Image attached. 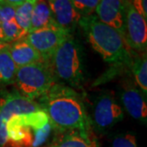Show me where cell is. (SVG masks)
<instances>
[{"label":"cell","instance_id":"1","mask_svg":"<svg viewBox=\"0 0 147 147\" xmlns=\"http://www.w3.org/2000/svg\"><path fill=\"white\" fill-rule=\"evenodd\" d=\"M38 104L57 131H90L92 128L82 96L69 86L56 83L39 98Z\"/></svg>","mask_w":147,"mask_h":147},{"label":"cell","instance_id":"2","mask_svg":"<svg viewBox=\"0 0 147 147\" xmlns=\"http://www.w3.org/2000/svg\"><path fill=\"white\" fill-rule=\"evenodd\" d=\"M79 25L90 45L105 61L119 63L130 58V48L123 36L114 28L101 22L96 15L82 16Z\"/></svg>","mask_w":147,"mask_h":147},{"label":"cell","instance_id":"3","mask_svg":"<svg viewBox=\"0 0 147 147\" xmlns=\"http://www.w3.org/2000/svg\"><path fill=\"white\" fill-rule=\"evenodd\" d=\"M56 79L70 88H79L84 80L83 51L79 42L69 34L48 61Z\"/></svg>","mask_w":147,"mask_h":147},{"label":"cell","instance_id":"4","mask_svg":"<svg viewBox=\"0 0 147 147\" xmlns=\"http://www.w3.org/2000/svg\"><path fill=\"white\" fill-rule=\"evenodd\" d=\"M49 121L42 110L12 117L7 123V133L11 147L38 146L46 139Z\"/></svg>","mask_w":147,"mask_h":147},{"label":"cell","instance_id":"5","mask_svg":"<svg viewBox=\"0 0 147 147\" xmlns=\"http://www.w3.org/2000/svg\"><path fill=\"white\" fill-rule=\"evenodd\" d=\"M14 84L20 94L35 100L56 84V78L49 63L39 61L19 67Z\"/></svg>","mask_w":147,"mask_h":147},{"label":"cell","instance_id":"6","mask_svg":"<svg viewBox=\"0 0 147 147\" xmlns=\"http://www.w3.org/2000/svg\"><path fill=\"white\" fill-rule=\"evenodd\" d=\"M41 110L35 100L27 99L19 92L0 96V147H11L7 133V123L12 117Z\"/></svg>","mask_w":147,"mask_h":147},{"label":"cell","instance_id":"7","mask_svg":"<svg viewBox=\"0 0 147 147\" xmlns=\"http://www.w3.org/2000/svg\"><path fill=\"white\" fill-rule=\"evenodd\" d=\"M69 34V32L53 23L29 32L25 38L40 54L42 60L48 62L59 45Z\"/></svg>","mask_w":147,"mask_h":147},{"label":"cell","instance_id":"8","mask_svg":"<svg viewBox=\"0 0 147 147\" xmlns=\"http://www.w3.org/2000/svg\"><path fill=\"white\" fill-rule=\"evenodd\" d=\"M123 110L111 93H102L96 100L91 119L92 127L105 131L123 120Z\"/></svg>","mask_w":147,"mask_h":147},{"label":"cell","instance_id":"9","mask_svg":"<svg viewBox=\"0 0 147 147\" xmlns=\"http://www.w3.org/2000/svg\"><path fill=\"white\" fill-rule=\"evenodd\" d=\"M124 41L127 47L139 53H146L147 48L146 20L139 14L131 3L125 0Z\"/></svg>","mask_w":147,"mask_h":147},{"label":"cell","instance_id":"10","mask_svg":"<svg viewBox=\"0 0 147 147\" xmlns=\"http://www.w3.org/2000/svg\"><path fill=\"white\" fill-rule=\"evenodd\" d=\"M125 0H100L96 9V16L101 22L114 28L124 36Z\"/></svg>","mask_w":147,"mask_h":147},{"label":"cell","instance_id":"11","mask_svg":"<svg viewBox=\"0 0 147 147\" xmlns=\"http://www.w3.org/2000/svg\"><path fill=\"white\" fill-rule=\"evenodd\" d=\"M53 22L72 34L82 16L74 8L71 0H53L49 2Z\"/></svg>","mask_w":147,"mask_h":147},{"label":"cell","instance_id":"12","mask_svg":"<svg viewBox=\"0 0 147 147\" xmlns=\"http://www.w3.org/2000/svg\"><path fill=\"white\" fill-rule=\"evenodd\" d=\"M143 93L134 85H126L121 92V100L127 112L138 121L146 123L147 105Z\"/></svg>","mask_w":147,"mask_h":147},{"label":"cell","instance_id":"13","mask_svg":"<svg viewBox=\"0 0 147 147\" xmlns=\"http://www.w3.org/2000/svg\"><path fill=\"white\" fill-rule=\"evenodd\" d=\"M8 51L18 68L39 61H44L40 54L26 38L10 43Z\"/></svg>","mask_w":147,"mask_h":147},{"label":"cell","instance_id":"14","mask_svg":"<svg viewBox=\"0 0 147 147\" xmlns=\"http://www.w3.org/2000/svg\"><path fill=\"white\" fill-rule=\"evenodd\" d=\"M63 136L53 143L51 147H99L92 131H71L64 132Z\"/></svg>","mask_w":147,"mask_h":147},{"label":"cell","instance_id":"15","mask_svg":"<svg viewBox=\"0 0 147 147\" xmlns=\"http://www.w3.org/2000/svg\"><path fill=\"white\" fill-rule=\"evenodd\" d=\"M53 15L47 0H36L32 12L29 32L53 24Z\"/></svg>","mask_w":147,"mask_h":147},{"label":"cell","instance_id":"16","mask_svg":"<svg viewBox=\"0 0 147 147\" xmlns=\"http://www.w3.org/2000/svg\"><path fill=\"white\" fill-rule=\"evenodd\" d=\"M8 47L0 52V84L2 85L14 84L18 69L11 57Z\"/></svg>","mask_w":147,"mask_h":147},{"label":"cell","instance_id":"17","mask_svg":"<svg viewBox=\"0 0 147 147\" xmlns=\"http://www.w3.org/2000/svg\"><path fill=\"white\" fill-rule=\"evenodd\" d=\"M131 72L136 84L145 96L147 93V57L146 52L141 53L131 62Z\"/></svg>","mask_w":147,"mask_h":147},{"label":"cell","instance_id":"18","mask_svg":"<svg viewBox=\"0 0 147 147\" xmlns=\"http://www.w3.org/2000/svg\"><path fill=\"white\" fill-rule=\"evenodd\" d=\"M35 2L36 0H26L21 5L16 6L15 21L26 34L30 30L32 12Z\"/></svg>","mask_w":147,"mask_h":147},{"label":"cell","instance_id":"19","mask_svg":"<svg viewBox=\"0 0 147 147\" xmlns=\"http://www.w3.org/2000/svg\"><path fill=\"white\" fill-rule=\"evenodd\" d=\"M2 30L3 41L7 43H11L23 39L27 35L15 20L2 22Z\"/></svg>","mask_w":147,"mask_h":147},{"label":"cell","instance_id":"20","mask_svg":"<svg viewBox=\"0 0 147 147\" xmlns=\"http://www.w3.org/2000/svg\"><path fill=\"white\" fill-rule=\"evenodd\" d=\"M100 0H71L74 8L81 16L93 15Z\"/></svg>","mask_w":147,"mask_h":147},{"label":"cell","instance_id":"21","mask_svg":"<svg viewBox=\"0 0 147 147\" xmlns=\"http://www.w3.org/2000/svg\"><path fill=\"white\" fill-rule=\"evenodd\" d=\"M111 147H137V137L131 132H123L114 137Z\"/></svg>","mask_w":147,"mask_h":147},{"label":"cell","instance_id":"22","mask_svg":"<svg viewBox=\"0 0 147 147\" xmlns=\"http://www.w3.org/2000/svg\"><path fill=\"white\" fill-rule=\"evenodd\" d=\"M16 6L7 3L5 0H0V19L2 22L15 20Z\"/></svg>","mask_w":147,"mask_h":147},{"label":"cell","instance_id":"23","mask_svg":"<svg viewBox=\"0 0 147 147\" xmlns=\"http://www.w3.org/2000/svg\"><path fill=\"white\" fill-rule=\"evenodd\" d=\"M147 0H132L131 3L134 8L142 15L146 20H147Z\"/></svg>","mask_w":147,"mask_h":147},{"label":"cell","instance_id":"24","mask_svg":"<svg viewBox=\"0 0 147 147\" xmlns=\"http://www.w3.org/2000/svg\"><path fill=\"white\" fill-rule=\"evenodd\" d=\"M5 1H7V3H9L11 4H12V5L16 6H16L21 5V3H23L26 0H5Z\"/></svg>","mask_w":147,"mask_h":147},{"label":"cell","instance_id":"25","mask_svg":"<svg viewBox=\"0 0 147 147\" xmlns=\"http://www.w3.org/2000/svg\"><path fill=\"white\" fill-rule=\"evenodd\" d=\"M9 45H10V43H7V42L0 41V52H1L2 50H3V49L7 48V47H9Z\"/></svg>","mask_w":147,"mask_h":147},{"label":"cell","instance_id":"26","mask_svg":"<svg viewBox=\"0 0 147 147\" xmlns=\"http://www.w3.org/2000/svg\"><path fill=\"white\" fill-rule=\"evenodd\" d=\"M0 41L4 42L3 41V30H2V21L0 19Z\"/></svg>","mask_w":147,"mask_h":147},{"label":"cell","instance_id":"27","mask_svg":"<svg viewBox=\"0 0 147 147\" xmlns=\"http://www.w3.org/2000/svg\"><path fill=\"white\" fill-rule=\"evenodd\" d=\"M48 2H52V1H53V0H47Z\"/></svg>","mask_w":147,"mask_h":147},{"label":"cell","instance_id":"28","mask_svg":"<svg viewBox=\"0 0 147 147\" xmlns=\"http://www.w3.org/2000/svg\"><path fill=\"white\" fill-rule=\"evenodd\" d=\"M48 147H51V146H48Z\"/></svg>","mask_w":147,"mask_h":147}]
</instances>
